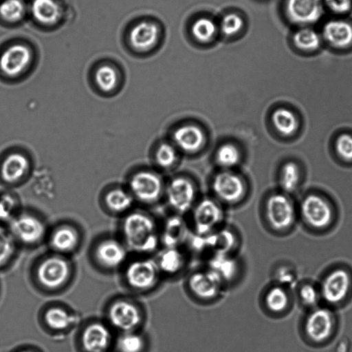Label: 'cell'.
<instances>
[{
	"mask_svg": "<svg viewBox=\"0 0 352 352\" xmlns=\"http://www.w3.org/2000/svg\"><path fill=\"white\" fill-rule=\"evenodd\" d=\"M197 252H208L212 256L232 254L238 246L236 234L231 229L219 228L204 236L190 233L188 241Z\"/></svg>",
	"mask_w": 352,
	"mask_h": 352,
	"instance_id": "7",
	"label": "cell"
},
{
	"mask_svg": "<svg viewBox=\"0 0 352 352\" xmlns=\"http://www.w3.org/2000/svg\"><path fill=\"white\" fill-rule=\"evenodd\" d=\"M338 155L346 161H352V136L349 134L340 135L336 141Z\"/></svg>",
	"mask_w": 352,
	"mask_h": 352,
	"instance_id": "45",
	"label": "cell"
},
{
	"mask_svg": "<svg viewBox=\"0 0 352 352\" xmlns=\"http://www.w3.org/2000/svg\"><path fill=\"white\" fill-rule=\"evenodd\" d=\"M161 36V29L151 21H142L136 23L129 33V42L133 48L140 52L153 49Z\"/></svg>",
	"mask_w": 352,
	"mask_h": 352,
	"instance_id": "23",
	"label": "cell"
},
{
	"mask_svg": "<svg viewBox=\"0 0 352 352\" xmlns=\"http://www.w3.org/2000/svg\"><path fill=\"white\" fill-rule=\"evenodd\" d=\"M8 231L18 244L34 247L47 239V231L45 221L36 213L23 211L16 213L8 223Z\"/></svg>",
	"mask_w": 352,
	"mask_h": 352,
	"instance_id": "5",
	"label": "cell"
},
{
	"mask_svg": "<svg viewBox=\"0 0 352 352\" xmlns=\"http://www.w3.org/2000/svg\"><path fill=\"white\" fill-rule=\"evenodd\" d=\"M291 41L297 51L305 54L316 52L323 43L320 32L312 26L297 27L292 34Z\"/></svg>",
	"mask_w": 352,
	"mask_h": 352,
	"instance_id": "28",
	"label": "cell"
},
{
	"mask_svg": "<svg viewBox=\"0 0 352 352\" xmlns=\"http://www.w3.org/2000/svg\"><path fill=\"white\" fill-rule=\"evenodd\" d=\"M298 294L301 304L311 309L316 307L320 299L319 288L309 283L300 287Z\"/></svg>",
	"mask_w": 352,
	"mask_h": 352,
	"instance_id": "42",
	"label": "cell"
},
{
	"mask_svg": "<svg viewBox=\"0 0 352 352\" xmlns=\"http://www.w3.org/2000/svg\"><path fill=\"white\" fill-rule=\"evenodd\" d=\"M112 329L105 322H87L80 329L79 341L85 352H107L112 344Z\"/></svg>",
	"mask_w": 352,
	"mask_h": 352,
	"instance_id": "13",
	"label": "cell"
},
{
	"mask_svg": "<svg viewBox=\"0 0 352 352\" xmlns=\"http://www.w3.org/2000/svg\"><path fill=\"white\" fill-rule=\"evenodd\" d=\"M265 216L269 226L279 233L292 228L296 219L292 203L282 194H275L269 197L265 205Z\"/></svg>",
	"mask_w": 352,
	"mask_h": 352,
	"instance_id": "12",
	"label": "cell"
},
{
	"mask_svg": "<svg viewBox=\"0 0 352 352\" xmlns=\"http://www.w3.org/2000/svg\"><path fill=\"white\" fill-rule=\"evenodd\" d=\"M263 303L270 313L280 314L289 309L290 296L286 287L276 283L266 291Z\"/></svg>",
	"mask_w": 352,
	"mask_h": 352,
	"instance_id": "33",
	"label": "cell"
},
{
	"mask_svg": "<svg viewBox=\"0 0 352 352\" xmlns=\"http://www.w3.org/2000/svg\"><path fill=\"white\" fill-rule=\"evenodd\" d=\"M120 239L129 252L145 255L155 251L160 242L153 219L142 211H129L120 226Z\"/></svg>",
	"mask_w": 352,
	"mask_h": 352,
	"instance_id": "1",
	"label": "cell"
},
{
	"mask_svg": "<svg viewBox=\"0 0 352 352\" xmlns=\"http://www.w3.org/2000/svg\"><path fill=\"white\" fill-rule=\"evenodd\" d=\"M238 261L232 254L211 256L208 267L214 271L224 284L232 281L239 274Z\"/></svg>",
	"mask_w": 352,
	"mask_h": 352,
	"instance_id": "32",
	"label": "cell"
},
{
	"mask_svg": "<svg viewBox=\"0 0 352 352\" xmlns=\"http://www.w3.org/2000/svg\"><path fill=\"white\" fill-rule=\"evenodd\" d=\"M244 25V19L240 14L230 12L223 16L219 29L223 35L231 37L238 34L243 30Z\"/></svg>",
	"mask_w": 352,
	"mask_h": 352,
	"instance_id": "40",
	"label": "cell"
},
{
	"mask_svg": "<svg viewBox=\"0 0 352 352\" xmlns=\"http://www.w3.org/2000/svg\"><path fill=\"white\" fill-rule=\"evenodd\" d=\"M240 155V152L236 146L226 143L217 149L216 160L221 166L228 168L236 166L239 162Z\"/></svg>",
	"mask_w": 352,
	"mask_h": 352,
	"instance_id": "39",
	"label": "cell"
},
{
	"mask_svg": "<svg viewBox=\"0 0 352 352\" xmlns=\"http://www.w3.org/2000/svg\"><path fill=\"white\" fill-rule=\"evenodd\" d=\"M323 43L333 50L344 51L352 48V21L341 18L331 19L320 32Z\"/></svg>",
	"mask_w": 352,
	"mask_h": 352,
	"instance_id": "18",
	"label": "cell"
},
{
	"mask_svg": "<svg viewBox=\"0 0 352 352\" xmlns=\"http://www.w3.org/2000/svg\"><path fill=\"white\" fill-rule=\"evenodd\" d=\"M336 326V317L331 309L327 307H316L305 317L302 331L313 342L322 343L333 336Z\"/></svg>",
	"mask_w": 352,
	"mask_h": 352,
	"instance_id": "10",
	"label": "cell"
},
{
	"mask_svg": "<svg viewBox=\"0 0 352 352\" xmlns=\"http://www.w3.org/2000/svg\"><path fill=\"white\" fill-rule=\"evenodd\" d=\"M276 284L287 287L294 284L295 280L294 274L287 267H281L278 268L275 274Z\"/></svg>",
	"mask_w": 352,
	"mask_h": 352,
	"instance_id": "46",
	"label": "cell"
},
{
	"mask_svg": "<svg viewBox=\"0 0 352 352\" xmlns=\"http://www.w3.org/2000/svg\"><path fill=\"white\" fill-rule=\"evenodd\" d=\"M30 10L34 19L44 25L57 23L63 14V9L56 0H33Z\"/></svg>",
	"mask_w": 352,
	"mask_h": 352,
	"instance_id": "29",
	"label": "cell"
},
{
	"mask_svg": "<svg viewBox=\"0 0 352 352\" xmlns=\"http://www.w3.org/2000/svg\"><path fill=\"white\" fill-rule=\"evenodd\" d=\"M325 10L341 16L349 13L352 10V0H323Z\"/></svg>",
	"mask_w": 352,
	"mask_h": 352,
	"instance_id": "44",
	"label": "cell"
},
{
	"mask_svg": "<svg viewBox=\"0 0 352 352\" xmlns=\"http://www.w3.org/2000/svg\"><path fill=\"white\" fill-rule=\"evenodd\" d=\"M190 234L186 221L179 216H172L165 222L160 232V242L164 248H179Z\"/></svg>",
	"mask_w": 352,
	"mask_h": 352,
	"instance_id": "25",
	"label": "cell"
},
{
	"mask_svg": "<svg viewBox=\"0 0 352 352\" xmlns=\"http://www.w3.org/2000/svg\"><path fill=\"white\" fill-rule=\"evenodd\" d=\"M352 288L351 272L344 267L331 269L323 277L319 292L329 306H339L349 297Z\"/></svg>",
	"mask_w": 352,
	"mask_h": 352,
	"instance_id": "8",
	"label": "cell"
},
{
	"mask_svg": "<svg viewBox=\"0 0 352 352\" xmlns=\"http://www.w3.org/2000/svg\"><path fill=\"white\" fill-rule=\"evenodd\" d=\"M162 188L160 178L149 170L137 171L129 178L127 189L134 199L144 203L155 201L160 196Z\"/></svg>",
	"mask_w": 352,
	"mask_h": 352,
	"instance_id": "16",
	"label": "cell"
},
{
	"mask_svg": "<svg viewBox=\"0 0 352 352\" xmlns=\"http://www.w3.org/2000/svg\"><path fill=\"white\" fill-rule=\"evenodd\" d=\"M300 178L299 170L294 162H287L282 168L280 185L284 190L290 192L295 190Z\"/></svg>",
	"mask_w": 352,
	"mask_h": 352,
	"instance_id": "41",
	"label": "cell"
},
{
	"mask_svg": "<svg viewBox=\"0 0 352 352\" xmlns=\"http://www.w3.org/2000/svg\"><path fill=\"white\" fill-rule=\"evenodd\" d=\"M127 248L118 238L107 236L98 239L91 250L93 263L104 272L121 270L129 259Z\"/></svg>",
	"mask_w": 352,
	"mask_h": 352,
	"instance_id": "6",
	"label": "cell"
},
{
	"mask_svg": "<svg viewBox=\"0 0 352 352\" xmlns=\"http://www.w3.org/2000/svg\"><path fill=\"white\" fill-rule=\"evenodd\" d=\"M32 169L30 157L23 151L10 150L0 157V182L14 186L24 182Z\"/></svg>",
	"mask_w": 352,
	"mask_h": 352,
	"instance_id": "9",
	"label": "cell"
},
{
	"mask_svg": "<svg viewBox=\"0 0 352 352\" xmlns=\"http://www.w3.org/2000/svg\"><path fill=\"white\" fill-rule=\"evenodd\" d=\"M41 321L47 330L54 333L68 331L74 323V315L61 305H48L42 312Z\"/></svg>",
	"mask_w": 352,
	"mask_h": 352,
	"instance_id": "26",
	"label": "cell"
},
{
	"mask_svg": "<svg viewBox=\"0 0 352 352\" xmlns=\"http://www.w3.org/2000/svg\"><path fill=\"white\" fill-rule=\"evenodd\" d=\"M223 219L221 207L212 199H204L193 212V233L201 236L208 234L220 228Z\"/></svg>",
	"mask_w": 352,
	"mask_h": 352,
	"instance_id": "19",
	"label": "cell"
},
{
	"mask_svg": "<svg viewBox=\"0 0 352 352\" xmlns=\"http://www.w3.org/2000/svg\"><path fill=\"white\" fill-rule=\"evenodd\" d=\"M219 26L212 19L202 16L195 19L191 25L190 32L198 42L208 43L212 41L217 34Z\"/></svg>",
	"mask_w": 352,
	"mask_h": 352,
	"instance_id": "34",
	"label": "cell"
},
{
	"mask_svg": "<svg viewBox=\"0 0 352 352\" xmlns=\"http://www.w3.org/2000/svg\"><path fill=\"white\" fill-rule=\"evenodd\" d=\"M134 198L127 188L116 186L108 188L102 195V205L108 213L124 215L130 211Z\"/></svg>",
	"mask_w": 352,
	"mask_h": 352,
	"instance_id": "24",
	"label": "cell"
},
{
	"mask_svg": "<svg viewBox=\"0 0 352 352\" xmlns=\"http://www.w3.org/2000/svg\"><path fill=\"white\" fill-rule=\"evenodd\" d=\"M215 195L227 203L239 201L245 193V185L241 178L230 172L217 174L212 182Z\"/></svg>",
	"mask_w": 352,
	"mask_h": 352,
	"instance_id": "22",
	"label": "cell"
},
{
	"mask_svg": "<svg viewBox=\"0 0 352 352\" xmlns=\"http://www.w3.org/2000/svg\"><path fill=\"white\" fill-rule=\"evenodd\" d=\"M18 244L8 231L0 226V269L8 266L16 254Z\"/></svg>",
	"mask_w": 352,
	"mask_h": 352,
	"instance_id": "36",
	"label": "cell"
},
{
	"mask_svg": "<svg viewBox=\"0 0 352 352\" xmlns=\"http://www.w3.org/2000/svg\"><path fill=\"white\" fill-rule=\"evenodd\" d=\"M74 272V265L67 256L52 252L36 261L32 276L38 287L47 293H55L68 285Z\"/></svg>",
	"mask_w": 352,
	"mask_h": 352,
	"instance_id": "2",
	"label": "cell"
},
{
	"mask_svg": "<svg viewBox=\"0 0 352 352\" xmlns=\"http://www.w3.org/2000/svg\"><path fill=\"white\" fill-rule=\"evenodd\" d=\"M173 140L181 150L193 153L202 147L205 142V135L199 126L186 124L175 131Z\"/></svg>",
	"mask_w": 352,
	"mask_h": 352,
	"instance_id": "27",
	"label": "cell"
},
{
	"mask_svg": "<svg viewBox=\"0 0 352 352\" xmlns=\"http://www.w3.org/2000/svg\"><path fill=\"white\" fill-rule=\"evenodd\" d=\"M177 160L175 148L168 143L161 144L155 152L156 162L161 167L168 168L174 164Z\"/></svg>",
	"mask_w": 352,
	"mask_h": 352,
	"instance_id": "43",
	"label": "cell"
},
{
	"mask_svg": "<svg viewBox=\"0 0 352 352\" xmlns=\"http://www.w3.org/2000/svg\"><path fill=\"white\" fill-rule=\"evenodd\" d=\"M287 20L296 27L312 26L321 20L325 11L323 0H285Z\"/></svg>",
	"mask_w": 352,
	"mask_h": 352,
	"instance_id": "11",
	"label": "cell"
},
{
	"mask_svg": "<svg viewBox=\"0 0 352 352\" xmlns=\"http://www.w3.org/2000/svg\"><path fill=\"white\" fill-rule=\"evenodd\" d=\"M47 237L52 252L65 256L76 251L80 243V232L68 223L57 225L47 234Z\"/></svg>",
	"mask_w": 352,
	"mask_h": 352,
	"instance_id": "20",
	"label": "cell"
},
{
	"mask_svg": "<svg viewBox=\"0 0 352 352\" xmlns=\"http://www.w3.org/2000/svg\"><path fill=\"white\" fill-rule=\"evenodd\" d=\"M32 58V52L27 45L12 44L0 54V74L6 79H16L27 70Z\"/></svg>",
	"mask_w": 352,
	"mask_h": 352,
	"instance_id": "14",
	"label": "cell"
},
{
	"mask_svg": "<svg viewBox=\"0 0 352 352\" xmlns=\"http://www.w3.org/2000/svg\"><path fill=\"white\" fill-rule=\"evenodd\" d=\"M121 270L124 284L137 292H145L155 287L162 275L155 259L144 256L128 259Z\"/></svg>",
	"mask_w": 352,
	"mask_h": 352,
	"instance_id": "4",
	"label": "cell"
},
{
	"mask_svg": "<svg viewBox=\"0 0 352 352\" xmlns=\"http://www.w3.org/2000/svg\"><path fill=\"white\" fill-rule=\"evenodd\" d=\"M94 82L97 90L102 95H113L120 85V76L117 69L111 65L104 64L96 69Z\"/></svg>",
	"mask_w": 352,
	"mask_h": 352,
	"instance_id": "31",
	"label": "cell"
},
{
	"mask_svg": "<svg viewBox=\"0 0 352 352\" xmlns=\"http://www.w3.org/2000/svg\"><path fill=\"white\" fill-rule=\"evenodd\" d=\"M161 274L174 275L185 267L186 256L179 248H164L155 258Z\"/></svg>",
	"mask_w": 352,
	"mask_h": 352,
	"instance_id": "30",
	"label": "cell"
},
{
	"mask_svg": "<svg viewBox=\"0 0 352 352\" xmlns=\"http://www.w3.org/2000/svg\"><path fill=\"white\" fill-rule=\"evenodd\" d=\"M274 126L280 134L289 136L294 134L298 126L293 112L285 108H279L272 116Z\"/></svg>",
	"mask_w": 352,
	"mask_h": 352,
	"instance_id": "35",
	"label": "cell"
},
{
	"mask_svg": "<svg viewBox=\"0 0 352 352\" xmlns=\"http://www.w3.org/2000/svg\"><path fill=\"white\" fill-rule=\"evenodd\" d=\"M17 352H36V351H34V350H32V349H21Z\"/></svg>",
	"mask_w": 352,
	"mask_h": 352,
	"instance_id": "47",
	"label": "cell"
},
{
	"mask_svg": "<svg viewBox=\"0 0 352 352\" xmlns=\"http://www.w3.org/2000/svg\"><path fill=\"white\" fill-rule=\"evenodd\" d=\"M105 316V322L120 333L138 331L144 321L140 305L126 297L111 300L106 307Z\"/></svg>",
	"mask_w": 352,
	"mask_h": 352,
	"instance_id": "3",
	"label": "cell"
},
{
	"mask_svg": "<svg viewBox=\"0 0 352 352\" xmlns=\"http://www.w3.org/2000/svg\"><path fill=\"white\" fill-rule=\"evenodd\" d=\"M301 214L308 227L315 230H323L333 221V211L329 204L316 195H308L301 204Z\"/></svg>",
	"mask_w": 352,
	"mask_h": 352,
	"instance_id": "17",
	"label": "cell"
},
{
	"mask_svg": "<svg viewBox=\"0 0 352 352\" xmlns=\"http://www.w3.org/2000/svg\"><path fill=\"white\" fill-rule=\"evenodd\" d=\"M144 347L145 339L138 331L120 333L116 340L118 352H142Z\"/></svg>",
	"mask_w": 352,
	"mask_h": 352,
	"instance_id": "37",
	"label": "cell"
},
{
	"mask_svg": "<svg viewBox=\"0 0 352 352\" xmlns=\"http://www.w3.org/2000/svg\"><path fill=\"white\" fill-rule=\"evenodd\" d=\"M25 14L23 0H3L0 2V18L8 23L21 21Z\"/></svg>",
	"mask_w": 352,
	"mask_h": 352,
	"instance_id": "38",
	"label": "cell"
},
{
	"mask_svg": "<svg viewBox=\"0 0 352 352\" xmlns=\"http://www.w3.org/2000/svg\"><path fill=\"white\" fill-rule=\"evenodd\" d=\"M224 285L221 278L208 267L192 272L187 280V287L192 295L202 300L217 298Z\"/></svg>",
	"mask_w": 352,
	"mask_h": 352,
	"instance_id": "15",
	"label": "cell"
},
{
	"mask_svg": "<svg viewBox=\"0 0 352 352\" xmlns=\"http://www.w3.org/2000/svg\"><path fill=\"white\" fill-rule=\"evenodd\" d=\"M195 197V186L186 178H175L168 186L167 198L168 203L175 210L179 213L186 212L190 209Z\"/></svg>",
	"mask_w": 352,
	"mask_h": 352,
	"instance_id": "21",
	"label": "cell"
}]
</instances>
